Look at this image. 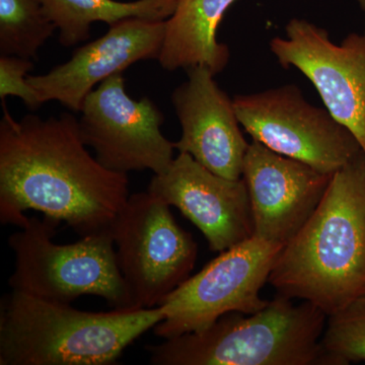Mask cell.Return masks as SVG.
Here are the masks:
<instances>
[{
	"mask_svg": "<svg viewBox=\"0 0 365 365\" xmlns=\"http://www.w3.org/2000/svg\"><path fill=\"white\" fill-rule=\"evenodd\" d=\"M79 133L101 165L128 174L150 170L160 175L174 160L175 143L163 136V114L148 98L134 100L123 74L106 79L86 98Z\"/></svg>",
	"mask_w": 365,
	"mask_h": 365,
	"instance_id": "cell-9",
	"label": "cell"
},
{
	"mask_svg": "<svg viewBox=\"0 0 365 365\" xmlns=\"http://www.w3.org/2000/svg\"><path fill=\"white\" fill-rule=\"evenodd\" d=\"M235 0H177L165 21L160 66L175 71L203 66L217 74L227 67L230 49L218 42L217 29Z\"/></svg>",
	"mask_w": 365,
	"mask_h": 365,
	"instance_id": "cell-15",
	"label": "cell"
},
{
	"mask_svg": "<svg viewBox=\"0 0 365 365\" xmlns=\"http://www.w3.org/2000/svg\"><path fill=\"white\" fill-rule=\"evenodd\" d=\"M56 31L42 0H0V53L36 59Z\"/></svg>",
	"mask_w": 365,
	"mask_h": 365,
	"instance_id": "cell-17",
	"label": "cell"
},
{
	"mask_svg": "<svg viewBox=\"0 0 365 365\" xmlns=\"http://www.w3.org/2000/svg\"><path fill=\"white\" fill-rule=\"evenodd\" d=\"M242 180L253 217V237L284 247L318 207L332 175L250 143Z\"/></svg>",
	"mask_w": 365,
	"mask_h": 365,
	"instance_id": "cell-11",
	"label": "cell"
},
{
	"mask_svg": "<svg viewBox=\"0 0 365 365\" xmlns=\"http://www.w3.org/2000/svg\"><path fill=\"white\" fill-rule=\"evenodd\" d=\"M283 246L256 237L220 252L160 304L165 318L153 328L163 339L199 332L230 313L251 314L267 306L261 290Z\"/></svg>",
	"mask_w": 365,
	"mask_h": 365,
	"instance_id": "cell-7",
	"label": "cell"
},
{
	"mask_svg": "<svg viewBox=\"0 0 365 365\" xmlns=\"http://www.w3.org/2000/svg\"><path fill=\"white\" fill-rule=\"evenodd\" d=\"M327 319L311 302L277 294L257 313L225 314L146 350L155 365H331L322 345Z\"/></svg>",
	"mask_w": 365,
	"mask_h": 365,
	"instance_id": "cell-4",
	"label": "cell"
},
{
	"mask_svg": "<svg viewBox=\"0 0 365 365\" xmlns=\"http://www.w3.org/2000/svg\"><path fill=\"white\" fill-rule=\"evenodd\" d=\"M46 16L59 32L60 44L72 47L90 38L91 25L103 21L112 26L129 19L169 20L177 0H42Z\"/></svg>",
	"mask_w": 365,
	"mask_h": 365,
	"instance_id": "cell-16",
	"label": "cell"
},
{
	"mask_svg": "<svg viewBox=\"0 0 365 365\" xmlns=\"http://www.w3.org/2000/svg\"><path fill=\"white\" fill-rule=\"evenodd\" d=\"M59 222L26 216L9 237L14 253L11 290L71 304L85 295L102 297L113 309H132L118 267L112 232L86 235L73 244L53 241Z\"/></svg>",
	"mask_w": 365,
	"mask_h": 365,
	"instance_id": "cell-5",
	"label": "cell"
},
{
	"mask_svg": "<svg viewBox=\"0 0 365 365\" xmlns=\"http://www.w3.org/2000/svg\"><path fill=\"white\" fill-rule=\"evenodd\" d=\"M148 191L202 232L212 252L225 251L253 237L248 189L244 180H232L211 172L188 153H179L169 169L155 175Z\"/></svg>",
	"mask_w": 365,
	"mask_h": 365,
	"instance_id": "cell-12",
	"label": "cell"
},
{
	"mask_svg": "<svg viewBox=\"0 0 365 365\" xmlns=\"http://www.w3.org/2000/svg\"><path fill=\"white\" fill-rule=\"evenodd\" d=\"M186 71L188 78L172 95L182 129L175 148L216 175L242 179L250 143L242 135L234 100L218 86L207 67L192 66Z\"/></svg>",
	"mask_w": 365,
	"mask_h": 365,
	"instance_id": "cell-14",
	"label": "cell"
},
{
	"mask_svg": "<svg viewBox=\"0 0 365 365\" xmlns=\"http://www.w3.org/2000/svg\"><path fill=\"white\" fill-rule=\"evenodd\" d=\"M112 235L132 309L160 307L195 266L193 237L178 225L169 204L148 191L129 197Z\"/></svg>",
	"mask_w": 365,
	"mask_h": 365,
	"instance_id": "cell-6",
	"label": "cell"
},
{
	"mask_svg": "<svg viewBox=\"0 0 365 365\" xmlns=\"http://www.w3.org/2000/svg\"><path fill=\"white\" fill-rule=\"evenodd\" d=\"M237 119L253 140L327 175L364 153L328 110L309 104L294 85L237 96Z\"/></svg>",
	"mask_w": 365,
	"mask_h": 365,
	"instance_id": "cell-8",
	"label": "cell"
},
{
	"mask_svg": "<svg viewBox=\"0 0 365 365\" xmlns=\"http://www.w3.org/2000/svg\"><path fill=\"white\" fill-rule=\"evenodd\" d=\"M165 318L153 309L81 311L11 290L0 302V365H110Z\"/></svg>",
	"mask_w": 365,
	"mask_h": 365,
	"instance_id": "cell-3",
	"label": "cell"
},
{
	"mask_svg": "<svg viewBox=\"0 0 365 365\" xmlns=\"http://www.w3.org/2000/svg\"><path fill=\"white\" fill-rule=\"evenodd\" d=\"M165 21H120L103 37L76 49L66 63L46 74L28 76V83L43 103L57 101L71 111L81 112L96 86L136 62L160 58Z\"/></svg>",
	"mask_w": 365,
	"mask_h": 365,
	"instance_id": "cell-13",
	"label": "cell"
},
{
	"mask_svg": "<svg viewBox=\"0 0 365 365\" xmlns=\"http://www.w3.org/2000/svg\"><path fill=\"white\" fill-rule=\"evenodd\" d=\"M270 49L283 68L294 67L311 81L326 109L365 153V31L336 44L325 29L292 19L285 37L271 40Z\"/></svg>",
	"mask_w": 365,
	"mask_h": 365,
	"instance_id": "cell-10",
	"label": "cell"
},
{
	"mask_svg": "<svg viewBox=\"0 0 365 365\" xmlns=\"http://www.w3.org/2000/svg\"><path fill=\"white\" fill-rule=\"evenodd\" d=\"M0 121V222L20 227L26 210L66 222L81 237L112 232L129 197L126 174L86 150L71 113Z\"/></svg>",
	"mask_w": 365,
	"mask_h": 365,
	"instance_id": "cell-1",
	"label": "cell"
},
{
	"mask_svg": "<svg viewBox=\"0 0 365 365\" xmlns=\"http://www.w3.org/2000/svg\"><path fill=\"white\" fill-rule=\"evenodd\" d=\"M269 283L327 317L365 294V153L331 178L318 207L278 255Z\"/></svg>",
	"mask_w": 365,
	"mask_h": 365,
	"instance_id": "cell-2",
	"label": "cell"
},
{
	"mask_svg": "<svg viewBox=\"0 0 365 365\" xmlns=\"http://www.w3.org/2000/svg\"><path fill=\"white\" fill-rule=\"evenodd\" d=\"M32 60L16 56L1 55L0 57V98L6 100L7 96L20 98L29 109L35 111L44 103L40 100L37 91L28 83L29 72L33 71Z\"/></svg>",
	"mask_w": 365,
	"mask_h": 365,
	"instance_id": "cell-19",
	"label": "cell"
},
{
	"mask_svg": "<svg viewBox=\"0 0 365 365\" xmlns=\"http://www.w3.org/2000/svg\"><path fill=\"white\" fill-rule=\"evenodd\" d=\"M322 345L331 365L365 361V294L328 317Z\"/></svg>",
	"mask_w": 365,
	"mask_h": 365,
	"instance_id": "cell-18",
	"label": "cell"
},
{
	"mask_svg": "<svg viewBox=\"0 0 365 365\" xmlns=\"http://www.w3.org/2000/svg\"><path fill=\"white\" fill-rule=\"evenodd\" d=\"M359 1L360 7H361L362 11H365V0H357Z\"/></svg>",
	"mask_w": 365,
	"mask_h": 365,
	"instance_id": "cell-20",
	"label": "cell"
}]
</instances>
